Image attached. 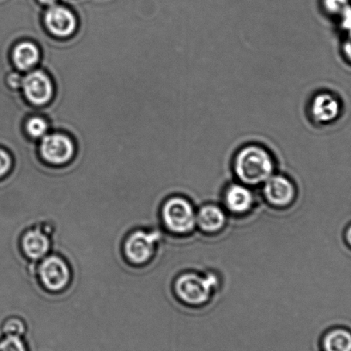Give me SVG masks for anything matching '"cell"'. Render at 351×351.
<instances>
[{
	"instance_id": "2",
	"label": "cell",
	"mask_w": 351,
	"mask_h": 351,
	"mask_svg": "<svg viewBox=\"0 0 351 351\" xmlns=\"http://www.w3.org/2000/svg\"><path fill=\"white\" fill-rule=\"evenodd\" d=\"M165 227L176 234H186L196 226V213L192 204L183 197L167 200L162 210Z\"/></svg>"
},
{
	"instance_id": "13",
	"label": "cell",
	"mask_w": 351,
	"mask_h": 351,
	"mask_svg": "<svg viewBox=\"0 0 351 351\" xmlns=\"http://www.w3.org/2000/svg\"><path fill=\"white\" fill-rule=\"evenodd\" d=\"M226 223V215L221 208L206 204L196 213V225L204 233L213 234L221 230Z\"/></svg>"
},
{
	"instance_id": "14",
	"label": "cell",
	"mask_w": 351,
	"mask_h": 351,
	"mask_svg": "<svg viewBox=\"0 0 351 351\" xmlns=\"http://www.w3.org/2000/svg\"><path fill=\"white\" fill-rule=\"evenodd\" d=\"M40 60V51L38 46L29 40H23L14 47L12 60L19 70H32Z\"/></svg>"
},
{
	"instance_id": "24",
	"label": "cell",
	"mask_w": 351,
	"mask_h": 351,
	"mask_svg": "<svg viewBox=\"0 0 351 351\" xmlns=\"http://www.w3.org/2000/svg\"><path fill=\"white\" fill-rule=\"evenodd\" d=\"M346 241L347 244L351 247V224L347 228L346 231Z\"/></svg>"
},
{
	"instance_id": "7",
	"label": "cell",
	"mask_w": 351,
	"mask_h": 351,
	"mask_svg": "<svg viewBox=\"0 0 351 351\" xmlns=\"http://www.w3.org/2000/svg\"><path fill=\"white\" fill-rule=\"evenodd\" d=\"M39 275L44 287L50 291H60L66 288L71 278L66 262L57 255L44 258L40 265Z\"/></svg>"
},
{
	"instance_id": "23",
	"label": "cell",
	"mask_w": 351,
	"mask_h": 351,
	"mask_svg": "<svg viewBox=\"0 0 351 351\" xmlns=\"http://www.w3.org/2000/svg\"><path fill=\"white\" fill-rule=\"evenodd\" d=\"M343 50L346 59L351 62V37H348L346 42L343 44Z\"/></svg>"
},
{
	"instance_id": "11",
	"label": "cell",
	"mask_w": 351,
	"mask_h": 351,
	"mask_svg": "<svg viewBox=\"0 0 351 351\" xmlns=\"http://www.w3.org/2000/svg\"><path fill=\"white\" fill-rule=\"evenodd\" d=\"M254 197L245 184H232L224 194V204L234 214H244L253 207Z\"/></svg>"
},
{
	"instance_id": "4",
	"label": "cell",
	"mask_w": 351,
	"mask_h": 351,
	"mask_svg": "<svg viewBox=\"0 0 351 351\" xmlns=\"http://www.w3.org/2000/svg\"><path fill=\"white\" fill-rule=\"evenodd\" d=\"M40 156L51 165H66L75 154V145L68 136L61 134H47L40 145Z\"/></svg>"
},
{
	"instance_id": "22",
	"label": "cell",
	"mask_w": 351,
	"mask_h": 351,
	"mask_svg": "<svg viewBox=\"0 0 351 351\" xmlns=\"http://www.w3.org/2000/svg\"><path fill=\"white\" fill-rule=\"evenodd\" d=\"M22 82L23 77H21L19 73H12L8 77L9 85L12 88H14V90H18V88H21Z\"/></svg>"
},
{
	"instance_id": "6",
	"label": "cell",
	"mask_w": 351,
	"mask_h": 351,
	"mask_svg": "<svg viewBox=\"0 0 351 351\" xmlns=\"http://www.w3.org/2000/svg\"><path fill=\"white\" fill-rule=\"evenodd\" d=\"M21 88L27 100L35 106L46 105L53 97V82L43 71H30L23 78Z\"/></svg>"
},
{
	"instance_id": "21",
	"label": "cell",
	"mask_w": 351,
	"mask_h": 351,
	"mask_svg": "<svg viewBox=\"0 0 351 351\" xmlns=\"http://www.w3.org/2000/svg\"><path fill=\"white\" fill-rule=\"evenodd\" d=\"M340 18L341 27L347 33L348 37H351V8L350 5L344 10Z\"/></svg>"
},
{
	"instance_id": "1",
	"label": "cell",
	"mask_w": 351,
	"mask_h": 351,
	"mask_svg": "<svg viewBox=\"0 0 351 351\" xmlns=\"http://www.w3.org/2000/svg\"><path fill=\"white\" fill-rule=\"evenodd\" d=\"M233 168L241 183L256 186L264 184L274 175L275 161L274 156L265 146L248 144L236 153Z\"/></svg>"
},
{
	"instance_id": "16",
	"label": "cell",
	"mask_w": 351,
	"mask_h": 351,
	"mask_svg": "<svg viewBox=\"0 0 351 351\" xmlns=\"http://www.w3.org/2000/svg\"><path fill=\"white\" fill-rule=\"evenodd\" d=\"M49 125L46 119L40 116H32L26 122L25 130L27 134L32 138H43L49 131Z\"/></svg>"
},
{
	"instance_id": "17",
	"label": "cell",
	"mask_w": 351,
	"mask_h": 351,
	"mask_svg": "<svg viewBox=\"0 0 351 351\" xmlns=\"http://www.w3.org/2000/svg\"><path fill=\"white\" fill-rule=\"evenodd\" d=\"M2 330L5 336L22 337L26 332L25 323L16 317L6 319Z\"/></svg>"
},
{
	"instance_id": "15",
	"label": "cell",
	"mask_w": 351,
	"mask_h": 351,
	"mask_svg": "<svg viewBox=\"0 0 351 351\" xmlns=\"http://www.w3.org/2000/svg\"><path fill=\"white\" fill-rule=\"evenodd\" d=\"M325 351H351V332L343 328H337L326 333L323 339Z\"/></svg>"
},
{
	"instance_id": "12",
	"label": "cell",
	"mask_w": 351,
	"mask_h": 351,
	"mask_svg": "<svg viewBox=\"0 0 351 351\" xmlns=\"http://www.w3.org/2000/svg\"><path fill=\"white\" fill-rule=\"evenodd\" d=\"M23 253L32 261L42 260L50 250L49 236L39 228L27 231L21 241Z\"/></svg>"
},
{
	"instance_id": "8",
	"label": "cell",
	"mask_w": 351,
	"mask_h": 351,
	"mask_svg": "<svg viewBox=\"0 0 351 351\" xmlns=\"http://www.w3.org/2000/svg\"><path fill=\"white\" fill-rule=\"evenodd\" d=\"M341 104L335 95L322 91L312 98L309 114L312 121L319 125H329L339 117Z\"/></svg>"
},
{
	"instance_id": "19",
	"label": "cell",
	"mask_w": 351,
	"mask_h": 351,
	"mask_svg": "<svg viewBox=\"0 0 351 351\" xmlns=\"http://www.w3.org/2000/svg\"><path fill=\"white\" fill-rule=\"evenodd\" d=\"M324 11L330 16H341L349 4L348 0H322Z\"/></svg>"
},
{
	"instance_id": "18",
	"label": "cell",
	"mask_w": 351,
	"mask_h": 351,
	"mask_svg": "<svg viewBox=\"0 0 351 351\" xmlns=\"http://www.w3.org/2000/svg\"><path fill=\"white\" fill-rule=\"evenodd\" d=\"M0 351H28L21 337L5 336L0 340Z\"/></svg>"
},
{
	"instance_id": "10",
	"label": "cell",
	"mask_w": 351,
	"mask_h": 351,
	"mask_svg": "<svg viewBox=\"0 0 351 351\" xmlns=\"http://www.w3.org/2000/svg\"><path fill=\"white\" fill-rule=\"evenodd\" d=\"M263 193L265 199L271 206L286 207L295 199V187L287 177L272 175L264 183Z\"/></svg>"
},
{
	"instance_id": "25",
	"label": "cell",
	"mask_w": 351,
	"mask_h": 351,
	"mask_svg": "<svg viewBox=\"0 0 351 351\" xmlns=\"http://www.w3.org/2000/svg\"><path fill=\"white\" fill-rule=\"evenodd\" d=\"M40 3H42L43 5L52 6L56 4L57 0H39Z\"/></svg>"
},
{
	"instance_id": "9",
	"label": "cell",
	"mask_w": 351,
	"mask_h": 351,
	"mask_svg": "<svg viewBox=\"0 0 351 351\" xmlns=\"http://www.w3.org/2000/svg\"><path fill=\"white\" fill-rule=\"evenodd\" d=\"M44 23L49 32L60 38L73 36L77 30L76 16L64 6H51L44 16Z\"/></svg>"
},
{
	"instance_id": "3",
	"label": "cell",
	"mask_w": 351,
	"mask_h": 351,
	"mask_svg": "<svg viewBox=\"0 0 351 351\" xmlns=\"http://www.w3.org/2000/svg\"><path fill=\"white\" fill-rule=\"evenodd\" d=\"M217 284L213 276L204 277L197 274H186L177 278L175 288L177 295L183 302L199 306L210 299Z\"/></svg>"
},
{
	"instance_id": "20",
	"label": "cell",
	"mask_w": 351,
	"mask_h": 351,
	"mask_svg": "<svg viewBox=\"0 0 351 351\" xmlns=\"http://www.w3.org/2000/svg\"><path fill=\"white\" fill-rule=\"evenodd\" d=\"M12 160L11 156L4 149H0V178L8 175L12 169Z\"/></svg>"
},
{
	"instance_id": "5",
	"label": "cell",
	"mask_w": 351,
	"mask_h": 351,
	"mask_svg": "<svg viewBox=\"0 0 351 351\" xmlns=\"http://www.w3.org/2000/svg\"><path fill=\"white\" fill-rule=\"evenodd\" d=\"M158 232L137 230L125 241L124 252L132 263L141 265L151 260L154 254L156 244L159 240Z\"/></svg>"
}]
</instances>
